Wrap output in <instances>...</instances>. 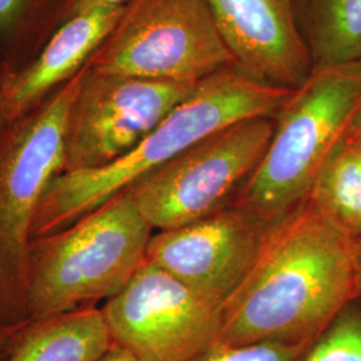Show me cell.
Masks as SVG:
<instances>
[{
    "label": "cell",
    "instance_id": "6da1fadb",
    "mask_svg": "<svg viewBox=\"0 0 361 361\" xmlns=\"http://www.w3.org/2000/svg\"><path fill=\"white\" fill-rule=\"evenodd\" d=\"M357 295L355 241L307 200L271 229L222 305L219 343H313Z\"/></svg>",
    "mask_w": 361,
    "mask_h": 361
},
{
    "label": "cell",
    "instance_id": "7a4b0ae2",
    "mask_svg": "<svg viewBox=\"0 0 361 361\" xmlns=\"http://www.w3.org/2000/svg\"><path fill=\"white\" fill-rule=\"evenodd\" d=\"M292 91L255 80L235 66L207 78L128 154L104 168L56 176L42 197L32 240L71 225L219 130L276 116Z\"/></svg>",
    "mask_w": 361,
    "mask_h": 361
},
{
    "label": "cell",
    "instance_id": "3957f363",
    "mask_svg": "<svg viewBox=\"0 0 361 361\" xmlns=\"http://www.w3.org/2000/svg\"><path fill=\"white\" fill-rule=\"evenodd\" d=\"M153 228L128 192L58 232L32 240L27 317L39 322L119 293L147 261Z\"/></svg>",
    "mask_w": 361,
    "mask_h": 361
},
{
    "label": "cell",
    "instance_id": "277c9868",
    "mask_svg": "<svg viewBox=\"0 0 361 361\" xmlns=\"http://www.w3.org/2000/svg\"><path fill=\"white\" fill-rule=\"evenodd\" d=\"M361 107V61L313 68L274 116L265 154L235 200L277 225L310 198Z\"/></svg>",
    "mask_w": 361,
    "mask_h": 361
},
{
    "label": "cell",
    "instance_id": "5b68a950",
    "mask_svg": "<svg viewBox=\"0 0 361 361\" xmlns=\"http://www.w3.org/2000/svg\"><path fill=\"white\" fill-rule=\"evenodd\" d=\"M83 68L0 133V324L27 317V265L42 197L63 173L66 135Z\"/></svg>",
    "mask_w": 361,
    "mask_h": 361
},
{
    "label": "cell",
    "instance_id": "8992f818",
    "mask_svg": "<svg viewBox=\"0 0 361 361\" xmlns=\"http://www.w3.org/2000/svg\"><path fill=\"white\" fill-rule=\"evenodd\" d=\"M87 66L104 73L198 85L235 66L207 0H131Z\"/></svg>",
    "mask_w": 361,
    "mask_h": 361
},
{
    "label": "cell",
    "instance_id": "52a82bcc",
    "mask_svg": "<svg viewBox=\"0 0 361 361\" xmlns=\"http://www.w3.org/2000/svg\"><path fill=\"white\" fill-rule=\"evenodd\" d=\"M274 116L219 130L155 169L128 192L153 231L205 219L235 202L271 142Z\"/></svg>",
    "mask_w": 361,
    "mask_h": 361
},
{
    "label": "cell",
    "instance_id": "ba28073f",
    "mask_svg": "<svg viewBox=\"0 0 361 361\" xmlns=\"http://www.w3.org/2000/svg\"><path fill=\"white\" fill-rule=\"evenodd\" d=\"M114 345L141 361H190L219 343L221 308L146 261L101 308Z\"/></svg>",
    "mask_w": 361,
    "mask_h": 361
},
{
    "label": "cell",
    "instance_id": "9c48e42d",
    "mask_svg": "<svg viewBox=\"0 0 361 361\" xmlns=\"http://www.w3.org/2000/svg\"><path fill=\"white\" fill-rule=\"evenodd\" d=\"M198 85L104 73L86 63L68 118L63 171L104 168L128 154Z\"/></svg>",
    "mask_w": 361,
    "mask_h": 361
},
{
    "label": "cell",
    "instance_id": "30bf717a",
    "mask_svg": "<svg viewBox=\"0 0 361 361\" xmlns=\"http://www.w3.org/2000/svg\"><path fill=\"white\" fill-rule=\"evenodd\" d=\"M274 226L234 202L205 219L153 233L147 261L222 310Z\"/></svg>",
    "mask_w": 361,
    "mask_h": 361
},
{
    "label": "cell",
    "instance_id": "8fae6325",
    "mask_svg": "<svg viewBox=\"0 0 361 361\" xmlns=\"http://www.w3.org/2000/svg\"><path fill=\"white\" fill-rule=\"evenodd\" d=\"M235 67L255 80L295 90L313 71L295 0H207Z\"/></svg>",
    "mask_w": 361,
    "mask_h": 361
},
{
    "label": "cell",
    "instance_id": "7c38bea8",
    "mask_svg": "<svg viewBox=\"0 0 361 361\" xmlns=\"http://www.w3.org/2000/svg\"><path fill=\"white\" fill-rule=\"evenodd\" d=\"M125 7L92 8L65 20L38 55L0 80V129L26 116L90 61L116 27Z\"/></svg>",
    "mask_w": 361,
    "mask_h": 361
},
{
    "label": "cell",
    "instance_id": "4fadbf2b",
    "mask_svg": "<svg viewBox=\"0 0 361 361\" xmlns=\"http://www.w3.org/2000/svg\"><path fill=\"white\" fill-rule=\"evenodd\" d=\"M113 345L102 312L87 307L32 322L4 361H98Z\"/></svg>",
    "mask_w": 361,
    "mask_h": 361
},
{
    "label": "cell",
    "instance_id": "5bb4252c",
    "mask_svg": "<svg viewBox=\"0 0 361 361\" xmlns=\"http://www.w3.org/2000/svg\"><path fill=\"white\" fill-rule=\"evenodd\" d=\"M313 67L361 61V0H295Z\"/></svg>",
    "mask_w": 361,
    "mask_h": 361
},
{
    "label": "cell",
    "instance_id": "9a60e30c",
    "mask_svg": "<svg viewBox=\"0 0 361 361\" xmlns=\"http://www.w3.org/2000/svg\"><path fill=\"white\" fill-rule=\"evenodd\" d=\"M310 202L337 231L361 240V150L345 138L328 158L310 194Z\"/></svg>",
    "mask_w": 361,
    "mask_h": 361
},
{
    "label": "cell",
    "instance_id": "2e32d148",
    "mask_svg": "<svg viewBox=\"0 0 361 361\" xmlns=\"http://www.w3.org/2000/svg\"><path fill=\"white\" fill-rule=\"evenodd\" d=\"M73 0H0V54L11 71L31 62L68 18Z\"/></svg>",
    "mask_w": 361,
    "mask_h": 361
},
{
    "label": "cell",
    "instance_id": "e0dca14e",
    "mask_svg": "<svg viewBox=\"0 0 361 361\" xmlns=\"http://www.w3.org/2000/svg\"><path fill=\"white\" fill-rule=\"evenodd\" d=\"M300 361H361V297L336 316Z\"/></svg>",
    "mask_w": 361,
    "mask_h": 361
},
{
    "label": "cell",
    "instance_id": "ac0fdd59",
    "mask_svg": "<svg viewBox=\"0 0 361 361\" xmlns=\"http://www.w3.org/2000/svg\"><path fill=\"white\" fill-rule=\"evenodd\" d=\"M310 344L259 341L233 345L217 343L190 361H300Z\"/></svg>",
    "mask_w": 361,
    "mask_h": 361
},
{
    "label": "cell",
    "instance_id": "d6986e66",
    "mask_svg": "<svg viewBox=\"0 0 361 361\" xmlns=\"http://www.w3.org/2000/svg\"><path fill=\"white\" fill-rule=\"evenodd\" d=\"M32 322L16 324V325H4L0 324V361H4L13 349L18 347L20 340L26 335Z\"/></svg>",
    "mask_w": 361,
    "mask_h": 361
},
{
    "label": "cell",
    "instance_id": "ffe728a7",
    "mask_svg": "<svg viewBox=\"0 0 361 361\" xmlns=\"http://www.w3.org/2000/svg\"><path fill=\"white\" fill-rule=\"evenodd\" d=\"M130 1L131 0H73L68 18L73 16L74 13L87 11L92 8H122L126 7Z\"/></svg>",
    "mask_w": 361,
    "mask_h": 361
},
{
    "label": "cell",
    "instance_id": "44dd1931",
    "mask_svg": "<svg viewBox=\"0 0 361 361\" xmlns=\"http://www.w3.org/2000/svg\"><path fill=\"white\" fill-rule=\"evenodd\" d=\"M98 361H141L129 350L113 345Z\"/></svg>",
    "mask_w": 361,
    "mask_h": 361
},
{
    "label": "cell",
    "instance_id": "7402d4cb",
    "mask_svg": "<svg viewBox=\"0 0 361 361\" xmlns=\"http://www.w3.org/2000/svg\"><path fill=\"white\" fill-rule=\"evenodd\" d=\"M345 140L361 150V107L356 116L353 118L352 123H350V128H349L348 133L345 135Z\"/></svg>",
    "mask_w": 361,
    "mask_h": 361
},
{
    "label": "cell",
    "instance_id": "603a6c76",
    "mask_svg": "<svg viewBox=\"0 0 361 361\" xmlns=\"http://www.w3.org/2000/svg\"><path fill=\"white\" fill-rule=\"evenodd\" d=\"M355 258H356V280L357 295L361 297V240L355 241Z\"/></svg>",
    "mask_w": 361,
    "mask_h": 361
},
{
    "label": "cell",
    "instance_id": "cb8c5ba5",
    "mask_svg": "<svg viewBox=\"0 0 361 361\" xmlns=\"http://www.w3.org/2000/svg\"><path fill=\"white\" fill-rule=\"evenodd\" d=\"M8 71H11L10 67L7 66V63H6L4 61H1V62H0V80H1V78L4 77Z\"/></svg>",
    "mask_w": 361,
    "mask_h": 361
}]
</instances>
